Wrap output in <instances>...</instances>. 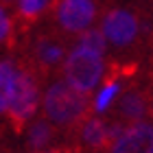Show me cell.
Returning <instances> with one entry per match:
<instances>
[{
	"label": "cell",
	"mask_w": 153,
	"mask_h": 153,
	"mask_svg": "<svg viewBox=\"0 0 153 153\" xmlns=\"http://www.w3.org/2000/svg\"><path fill=\"white\" fill-rule=\"evenodd\" d=\"M103 35L114 51H142L153 44V18L149 11L131 9V7H112L103 13Z\"/></svg>",
	"instance_id": "cell-2"
},
{
	"label": "cell",
	"mask_w": 153,
	"mask_h": 153,
	"mask_svg": "<svg viewBox=\"0 0 153 153\" xmlns=\"http://www.w3.org/2000/svg\"><path fill=\"white\" fill-rule=\"evenodd\" d=\"M55 136H57V127L48 120L46 116L42 118H35L29 127V136H26V144H29L31 151H46L48 144L55 142Z\"/></svg>",
	"instance_id": "cell-9"
},
{
	"label": "cell",
	"mask_w": 153,
	"mask_h": 153,
	"mask_svg": "<svg viewBox=\"0 0 153 153\" xmlns=\"http://www.w3.org/2000/svg\"><path fill=\"white\" fill-rule=\"evenodd\" d=\"M105 68H107V61L103 55L90 53L85 48H79L72 44V51L68 53L66 64L61 68V76L81 92H92L103 81Z\"/></svg>",
	"instance_id": "cell-6"
},
{
	"label": "cell",
	"mask_w": 153,
	"mask_h": 153,
	"mask_svg": "<svg viewBox=\"0 0 153 153\" xmlns=\"http://www.w3.org/2000/svg\"><path fill=\"white\" fill-rule=\"evenodd\" d=\"M79 151V147L76 144H66V147H57V149H51V151H39V153H76Z\"/></svg>",
	"instance_id": "cell-14"
},
{
	"label": "cell",
	"mask_w": 153,
	"mask_h": 153,
	"mask_svg": "<svg viewBox=\"0 0 153 153\" xmlns=\"http://www.w3.org/2000/svg\"><path fill=\"white\" fill-rule=\"evenodd\" d=\"M13 35H16V22L7 16L4 7H0V44L13 46Z\"/></svg>",
	"instance_id": "cell-13"
},
{
	"label": "cell",
	"mask_w": 153,
	"mask_h": 153,
	"mask_svg": "<svg viewBox=\"0 0 153 153\" xmlns=\"http://www.w3.org/2000/svg\"><path fill=\"white\" fill-rule=\"evenodd\" d=\"M103 11L101 0H57L51 11V18L57 31L68 37H79L81 33L94 29L96 18Z\"/></svg>",
	"instance_id": "cell-5"
},
{
	"label": "cell",
	"mask_w": 153,
	"mask_h": 153,
	"mask_svg": "<svg viewBox=\"0 0 153 153\" xmlns=\"http://www.w3.org/2000/svg\"><path fill=\"white\" fill-rule=\"evenodd\" d=\"M109 153H153V123H136L125 127Z\"/></svg>",
	"instance_id": "cell-8"
},
{
	"label": "cell",
	"mask_w": 153,
	"mask_h": 153,
	"mask_svg": "<svg viewBox=\"0 0 153 153\" xmlns=\"http://www.w3.org/2000/svg\"><path fill=\"white\" fill-rule=\"evenodd\" d=\"M42 112L59 131L74 138L83 123L94 116V99L90 92L72 88L64 76H55L42 96Z\"/></svg>",
	"instance_id": "cell-1"
},
{
	"label": "cell",
	"mask_w": 153,
	"mask_h": 153,
	"mask_svg": "<svg viewBox=\"0 0 153 153\" xmlns=\"http://www.w3.org/2000/svg\"><path fill=\"white\" fill-rule=\"evenodd\" d=\"M39 74L33 68L22 61L18 66V79L16 88H13V96L7 109V118H9V127L16 134H22L24 127L33 120L39 105Z\"/></svg>",
	"instance_id": "cell-4"
},
{
	"label": "cell",
	"mask_w": 153,
	"mask_h": 153,
	"mask_svg": "<svg viewBox=\"0 0 153 153\" xmlns=\"http://www.w3.org/2000/svg\"><path fill=\"white\" fill-rule=\"evenodd\" d=\"M57 0H18V9H16V20L20 22L22 29H29L44 16V13L53 11V7Z\"/></svg>",
	"instance_id": "cell-10"
},
{
	"label": "cell",
	"mask_w": 153,
	"mask_h": 153,
	"mask_svg": "<svg viewBox=\"0 0 153 153\" xmlns=\"http://www.w3.org/2000/svg\"><path fill=\"white\" fill-rule=\"evenodd\" d=\"M149 105H151V83L147 81H129L120 90L118 99L109 107L107 120L120 123L125 127L136 123H142L144 116H149Z\"/></svg>",
	"instance_id": "cell-7"
},
{
	"label": "cell",
	"mask_w": 153,
	"mask_h": 153,
	"mask_svg": "<svg viewBox=\"0 0 153 153\" xmlns=\"http://www.w3.org/2000/svg\"><path fill=\"white\" fill-rule=\"evenodd\" d=\"M18 79V64L11 59L0 61V114H7Z\"/></svg>",
	"instance_id": "cell-11"
},
{
	"label": "cell",
	"mask_w": 153,
	"mask_h": 153,
	"mask_svg": "<svg viewBox=\"0 0 153 153\" xmlns=\"http://www.w3.org/2000/svg\"><path fill=\"white\" fill-rule=\"evenodd\" d=\"M13 2H18V0H0V7H11Z\"/></svg>",
	"instance_id": "cell-15"
},
{
	"label": "cell",
	"mask_w": 153,
	"mask_h": 153,
	"mask_svg": "<svg viewBox=\"0 0 153 153\" xmlns=\"http://www.w3.org/2000/svg\"><path fill=\"white\" fill-rule=\"evenodd\" d=\"M70 44H74V37H68L61 31H53V29L42 31L33 37L29 46V55L24 57V61L39 74L42 81L51 79V76L55 79V76L61 74Z\"/></svg>",
	"instance_id": "cell-3"
},
{
	"label": "cell",
	"mask_w": 153,
	"mask_h": 153,
	"mask_svg": "<svg viewBox=\"0 0 153 153\" xmlns=\"http://www.w3.org/2000/svg\"><path fill=\"white\" fill-rule=\"evenodd\" d=\"M74 46L85 48V51L96 53V55H103V57L107 53V39H105L101 29H90L85 33H81L79 37H74Z\"/></svg>",
	"instance_id": "cell-12"
}]
</instances>
